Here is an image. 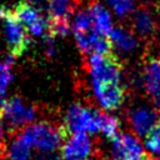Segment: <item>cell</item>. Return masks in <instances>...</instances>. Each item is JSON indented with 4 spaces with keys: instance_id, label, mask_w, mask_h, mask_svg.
Wrapping results in <instances>:
<instances>
[{
    "instance_id": "cell-2",
    "label": "cell",
    "mask_w": 160,
    "mask_h": 160,
    "mask_svg": "<svg viewBox=\"0 0 160 160\" xmlns=\"http://www.w3.org/2000/svg\"><path fill=\"white\" fill-rule=\"evenodd\" d=\"M89 75L92 85L120 84L122 69L119 60L110 52L105 55L89 56Z\"/></svg>"
},
{
    "instance_id": "cell-21",
    "label": "cell",
    "mask_w": 160,
    "mask_h": 160,
    "mask_svg": "<svg viewBox=\"0 0 160 160\" xmlns=\"http://www.w3.org/2000/svg\"><path fill=\"white\" fill-rule=\"evenodd\" d=\"M11 60L12 58L9 60H0V94L2 95H5V91L12 80Z\"/></svg>"
},
{
    "instance_id": "cell-8",
    "label": "cell",
    "mask_w": 160,
    "mask_h": 160,
    "mask_svg": "<svg viewBox=\"0 0 160 160\" xmlns=\"http://www.w3.org/2000/svg\"><path fill=\"white\" fill-rule=\"evenodd\" d=\"M159 112L156 109L140 105L130 110L129 112V122L136 136L145 138L158 124H159Z\"/></svg>"
},
{
    "instance_id": "cell-14",
    "label": "cell",
    "mask_w": 160,
    "mask_h": 160,
    "mask_svg": "<svg viewBox=\"0 0 160 160\" xmlns=\"http://www.w3.org/2000/svg\"><path fill=\"white\" fill-rule=\"evenodd\" d=\"M89 15H90L94 30L102 36H109L110 31L114 28L112 16H111L110 11L102 4L96 2V4L91 5V8L89 10Z\"/></svg>"
},
{
    "instance_id": "cell-25",
    "label": "cell",
    "mask_w": 160,
    "mask_h": 160,
    "mask_svg": "<svg viewBox=\"0 0 160 160\" xmlns=\"http://www.w3.org/2000/svg\"><path fill=\"white\" fill-rule=\"evenodd\" d=\"M141 160H160V159H156V158H152V156H144Z\"/></svg>"
},
{
    "instance_id": "cell-10",
    "label": "cell",
    "mask_w": 160,
    "mask_h": 160,
    "mask_svg": "<svg viewBox=\"0 0 160 160\" xmlns=\"http://www.w3.org/2000/svg\"><path fill=\"white\" fill-rule=\"evenodd\" d=\"M12 11L19 21L25 26L28 32H31L32 35H41L45 30H48V20H45L38 9L31 4L21 1L14 8Z\"/></svg>"
},
{
    "instance_id": "cell-11",
    "label": "cell",
    "mask_w": 160,
    "mask_h": 160,
    "mask_svg": "<svg viewBox=\"0 0 160 160\" xmlns=\"http://www.w3.org/2000/svg\"><path fill=\"white\" fill-rule=\"evenodd\" d=\"M142 82L154 105L160 109V58H149L142 68Z\"/></svg>"
},
{
    "instance_id": "cell-23",
    "label": "cell",
    "mask_w": 160,
    "mask_h": 160,
    "mask_svg": "<svg viewBox=\"0 0 160 160\" xmlns=\"http://www.w3.org/2000/svg\"><path fill=\"white\" fill-rule=\"evenodd\" d=\"M39 160H59V158L52 154H44L39 158Z\"/></svg>"
},
{
    "instance_id": "cell-20",
    "label": "cell",
    "mask_w": 160,
    "mask_h": 160,
    "mask_svg": "<svg viewBox=\"0 0 160 160\" xmlns=\"http://www.w3.org/2000/svg\"><path fill=\"white\" fill-rule=\"evenodd\" d=\"M49 16L52 18H68L70 14V2L69 0H46Z\"/></svg>"
},
{
    "instance_id": "cell-18",
    "label": "cell",
    "mask_w": 160,
    "mask_h": 160,
    "mask_svg": "<svg viewBox=\"0 0 160 160\" xmlns=\"http://www.w3.org/2000/svg\"><path fill=\"white\" fill-rule=\"evenodd\" d=\"M119 18H125L135 11V0H104Z\"/></svg>"
},
{
    "instance_id": "cell-5",
    "label": "cell",
    "mask_w": 160,
    "mask_h": 160,
    "mask_svg": "<svg viewBox=\"0 0 160 160\" xmlns=\"http://www.w3.org/2000/svg\"><path fill=\"white\" fill-rule=\"evenodd\" d=\"M110 141L112 160H141L145 156V148L134 134L119 132Z\"/></svg>"
},
{
    "instance_id": "cell-17",
    "label": "cell",
    "mask_w": 160,
    "mask_h": 160,
    "mask_svg": "<svg viewBox=\"0 0 160 160\" xmlns=\"http://www.w3.org/2000/svg\"><path fill=\"white\" fill-rule=\"evenodd\" d=\"M144 148L146 151L156 159H160V121L159 124L145 136Z\"/></svg>"
},
{
    "instance_id": "cell-9",
    "label": "cell",
    "mask_w": 160,
    "mask_h": 160,
    "mask_svg": "<svg viewBox=\"0 0 160 160\" xmlns=\"http://www.w3.org/2000/svg\"><path fill=\"white\" fill-rule=\"evenodd\" d=\"M91 88L98 104L105 111H114L119 109L125 100V88L121 82L92 85Z\"/></svg>"
},
{
    "instance_id": "cell-7",
    "label": "cell",
    "mask_w": 160,
    "mask_h": 160,
    "mask_svg": "<svg viewBox=\"0 0 160 160\" xmlns=\"http://www.w3.org/2000/svg\"><path fill=\"white\" fill-rule=\"evenodd\" d=\"M92 142L86 134H70L65 138L59 160H90Z\"/></svg>"
},
{
    "instance_id": "cell-22",
    "label": "cell",
    "mask_w": 160,
    "mask_h": 160,
    "mask_svg": "<svg viewBox=\"0 0 160 160\" xmlns=\"http://www.w3.org/2000/svg\"><path fill=\"white\" fill-rule=\"evenodd\" d=\"M4 139H5V128H4V122H2V119H1V116H0V148L2 146Z\"/></svg>"
},
{
    "instance_id": "cell-15",
    "label": "cell",
    "mask_w": 160,
    "mask_h": 160,
    "mask_svg": "<svg viewBox=\"0 0 160 160\" xmlns=\"http://www.w3.org/2000/svg\"><path fill=\"white\" fill-rule=\"evenodd\" d=\"M119 128L120 122L118 118L109 112H99V119H98V129L99 132H101L106 139L111 140L119 134Z\"/></svg>"
},
{
    "instance_id": "cell-3",
    "label": "cell",
    "mask_w": 160,
    "mask_h": 160,
    "mask_svg": "<svg viewBox=\"0 0 160 160\" xmlns=\"http://www.w3.org/2000/svg\"><path fill=\"white\" fill-rule=\"evenodd\" d=\"M98 119L99 111L81 104H74L65 115L62 130L66 136L70 134H95L99 132Z\"/></svg>"
},
{
    "instance_id": "cell-13",
    "label": "cell",
    "mask_w": 160,
    "mask_h": 160,
    "mask_svg": "<svg viewBox=\"0 0 160 160\" xmlns=\"http://www.w3.org/2000/svg\"><path fill=\"white\" fill-rule=\"evenodd\" d=\"M131 24L134 31L142 38L150 36L156 31V20L152 12L145 8L135 9L131 14Z\"/></svg>"
},
{
    "instance_id": "cell-19",
    "label": "cell",
    "mask_w": 160,
    "mask_h": 160,
    "mask_svg": "<svg viewBox=\"0 0 160 160\" xmlns=\"http://www.w3.org/2000/svg\"><path fill=\"white\" fill-rule=\"evenodd\" d=\"M48 31L50 38L65 36L69 32V19L68 18H52L48 19Z\"/></svg>"
},
{
    "instance_id": "cell-24",
    "label": "cell",
    "mask_w": 160,
    "mask_h": 160,
    "mask_svg": "<svg viewBox=\"0 0 160 160\" xmlns=\"http://www.w3.org/2000/svg\"><path fill=\"white\" fill-rule=\"evenodd\" d=\"M6 101H8V100L5 99V95L0 94V116H1V112H2V110H4V106H5Z\"/></svg>"
},
{
    "instance_id": "cell-4",
    "label": "cell",
    "mask_w": 160,
    "mask_h": 160,
    "mask_svg": "<svg viewBox=\"0 0 160 160\" xmlns=\"http://www.w3.org/2000/svg\"><path fill=\"white\" fill-rule=\"evenodd\" d=\"M5 35L11 58L20 56L29 46L30 38L25 26L19 21L12 10H4Z\"/></svg>"
},
{
    "instance_id": "cell-1",
    "label": "cell",
    "mask_w": 160,
    "mask_h": 160,
    "mask_svg": "<svg viewBox=\"0 0 160 160\" xmlns=\"http://www.w3.org/2000/svg\"><path fill=\"white\" fill-rule=\"evenodd\" d=\"M18 136L25 141L31 149L44 154H52L65 140L66 134L62 128H56L50 122H35L25 126Z\"/></svg>"
},
{
    "instance_id": "cell-16",
    "label": "cell",
    "mask_w": 160,
    "mask_h": 160,
    "mask_svg": "<svg viewBox=\"0 0 160 160\" xmlns=\"http://www.w3.org/2000/svg\"><path fill=\"white\" fill-rule=\"evenodd\" d=\"M30 158L31 148L16 135L6 149V160H30Z\"/></svg>"
},
{
    "instance_id": "cell-12",
    "label": "cell",
    "mask_w": 160,
    "mask_h": 160,
    "mask_svg": "<svg viewBox=\"0 0 160 160\" xmlns=\"http://www.w3.org/2000/svg\"><path fill=\"white\" fill-rule=\"evenodd\" d=\"M108 38L111 44V49L114 48L125 55L134 52L139 46V41L135 34L122 26H114Z\"/></svg>"
},
{
    "instance_id": "cell-6",
    "label": "cell",
    "mask_w": 160,
    "mask_h": 160,
    "mask_svg": "<svg viewBox=\"0 0 160 160\" xmlns=\"http://www.w3.org/2000/svg\"><path fill=\"white\" fill-rule=\"evenodd\" d=\"M35 116V108L24 102L20 98H11L10 100H8L1 112V119H4L6 124L12 129L21 126L25 128L30 125Z\"/></svg>"
}]
</instances>
